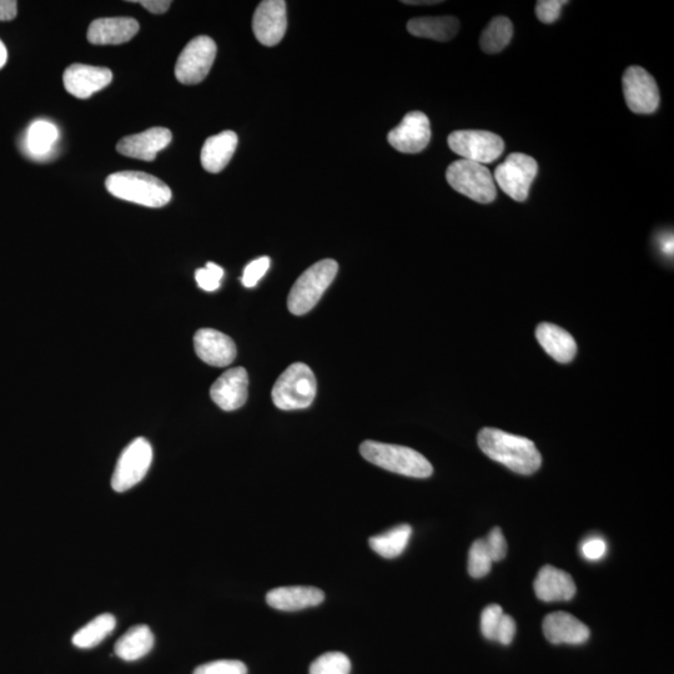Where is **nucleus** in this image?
<instances>
[{"mask_svg":"<svg viewBox=\"0 0 674 674\" xmlns=\"http://www.w3.org/2000/svg\"><path fill=\"white\" fill-rule=\"evenodd\" d=\"M479 446L491 460L500 462L516 474H535L542 465L540 451L526 437L486 427L479 434Z\"/></svg>","mask_w":674,"mask_h":674,"instance_id":"obj_1","label":"nucleus"},{"mask_svg":"<svg viewBox=\"0 0 674 674\" xmlns=\"http://www.w3.org/2000/svg\"><path fill=\"white\" fill-rule=\"evenodd\" d=\"M105 186L115 198L148 208H163L171 200V190L167 184L140 171H120L109 175Z\"/></svg>","mask_w":674,"mask_h":674,"instance_id":"obj_2","label":"nucleus"},{"mask_svg":"<svg viewBox=\"0 0 674 674\" xmlns=\"http://www.w3.org/2000/svg\"><path fill=\"white\" fill-rule=\"evenodd\" d=\"M360 454L381 469L415 479H427L434 472L430 461L410 447L365 441L360 446Z\"/></svg>","mask_w":674,"mask_h":674,"instance_id":"obj_3","label":"nucleus"},{"mask_svg":"<svg viewBox=\"0 0 674 674\" xmlns=\"http://www.w3.org/2000/svg\"><path fill=\"white\" fill-rule=\"evenodd\" d=\"M318 391L316 377L308 365L293 364L280 375L273 387V401L284 411L306 409L313 404Z\"/></svg>","mask_w":674,"mask_h":674,"instance_id":"obj_4","label":"nucleus"},{"mask_svg":"<svg viewBox=\"0 0 674 674\" xmlns=\"http://www.w3.org/2000/svg\"><path fill=\"white\" fill-rule=\"evenodd\" d=\"M339 265L333 259H325L314 264L300 276L291 289L288 308L291 314L305 315L316 304L336 278Z\"/></svg>","mask_w":674,"mask_h":674,"instance_id":"obj_5","label":"nucleus"},{"mask_svg":"<svg viewBox=\"0 0 674 674\" xmlns=\"http://www.w3.org/2000/svg\"><path fill=\"white\" fill-rule=\"evenodd\" d=\"M447 183L457 193L467 196L480 204H490L496 199L497 189L494 175L485 165L457 160L446 171Z\"/></svg>","mask_w":674,"mask_h":674,"instance_id":"obj_6","label":"nucleus"},{"mask_svg":"<svg viewBox=\"0 0 674 674\" xmlns=\"http://www.w3.org/2000/svg\"><path fill=\"white\" fill-rule=\"evenodd\" d=\"M449 147L464 160L481 165L494 163L504 153L500 135L485 130H459L450 134Z\"/></svg>","mask_w":674,"mask_h":674,"instance_id":"obj_7","label":"nucleus"},{"mask_svg":"<svg viewBox=\"0 0 674 674\" xmlns=\"http://www.w3.org/2000/svg\"><path fill=\"white\" fill-rule=\"evenodd\" d=\"M153 462V447L148 440L139 437L125 447L115 466L112 477L114 491L125 492L133 489L147 476Z\"/></svg>","mask_w":674,"mask_h":674,"instance_id":"obj_8","label":"nucleus"},{"mask_svg":"<svg viewBox=\"0 0 674 674\" xmlns=\"http://www.w3.org/2000/svg\"><path fill=\"white\" fill-rule=\"evenodd\" d=\"M538 173V165L530 155L513 153L495 170V183L511 199L526 201Z\"/></svg>","mask_w":674,"mask_h":674,"instance_id":"obj_9","label":"nucleus"},{"mask_svg":"<svg viewBox=\"0 0 674 674\" xmlns=\"http://www.w3.org/2000/svg\"><path fill=\"white\" fill-rule=\"evenodd\" d=\"M216 57L213 39L200 35L191 40L179 55L175 65V77L181 84L195 85L208 77Z\"/></svg>","mask_w":674,"mask_h":674,"instance_id":"obj_10","label":"nucleus"},{"mask_svg":"<svg viewBox=\"0 0 674 674\" xmlns=\"http://www.w3.org/2000/svg\"><path fill=\"white\" fill-rule=\"evenodd\" d=\"M628 109L636 114H653L660 107V89L655 78L641 67L627 68L622 79Z\"/></svg>","mask_w":674,"mask_h":674,"instance_id":"obj_11","label":"nucleus"},{"mask_svg":"<svg viewBox=\"0 0 674 674\" xmlns=\"http://www.w3.org/2000/svg\"><path fill=\"white\" fill-rule=\"evenodd\" d=\"M387 140L397 152L420 153L431 140L430 120L421 112L406 114L402 122L387 135Z\"/></svg>","mask_w":674,"mask_h":674,"instance_id":"obj_12","label":"nucleus"},{"mask_svg":"<svg viewBox=\"0 0 674 674\" xmlns=\"http://www.w3.org/2000/svg\"><path fill=\"white\" fill-rule=\"evenodd\" d=\"M288 28L284 0H265L256 8L253 18L255 38L265 47H274L283 40Z\"/></svg>","mask_w":674,"mask_h":674,"instance_id":"obj_13","label":"nucleus"},{"mask_svg":"<svg viewBox=\"0 0 674 674\" xmlns=\"http://www.w3.org/2000/svg\"><path fill=\"white\" fill-rule=\"evenodd\" d=\"M112 80V70L87 64H72L63 75L65 89L79 99L92 97L107 88Z\"/></svg>","mask_w":674,"mask_h":674,"instance_id":"obj_14","label":"nucleus"},{"mask_svg":"<svg viewBox=\"0 0 674 674\" xmlns=\"http://www.w3.org/2000/svg\"><path fill=\"white\" fill-rule=\"evenodd\" d=\"M249 377L244 367L224 372L211 386L210 396L224 411H235L248 400Z\"/></svg>","mask_w":674,"mask_h":674,"instance_id":"obj_15","label":"nucleus"},{"mask_svg":"<svg viewBox=\"0 0 674 674\" xmlns=\"http://www.w3.org/2000/svg\"><path fill=\"white\" fill-rule=\"evenodd\" d=\"M173 135L167 128H152L143 133L129 135L117 145L119 154L124 157L154 162L159 152L167 148Z\"/></svg>","mask_w":674,"mask_h":674,"instance_id":"obj_16","label":"nucleus"},{"mask_svg":"<svg viewBox=\"0 0 674 674\" xmlns=\"http://www.w3.org/2000/svg\"><path fill=\"white\" fill-rule=\"evenodd\" d=\"M194 347L199 359L210 366H229L236 357L234 341L214 329L199 330L194 336Z\"/></svg>","mask_w":674,"mask_h":674,"instance_id":"obj_17","label":"nucleus"},{"mask_svg":"<svg viewBox=\"0 0 674 674\" xmlns=\"http://www.w3.org/2000/svg\"><path fill=\"white\" fill-rule=\"evenodd\" d=\"M543 633L553 645H582L591 636L590 628L585 623L566 612H555L546 616Z\"/></svg>","mask_w":674,"mask_h":674,"instance_id":"obj_18","label":"nucleus"},{"mask_svg":"<svg viewBox=\"0 0 674 674\" xmlns=\"http://www.w3.org/2000/svg\"><path fill=\"white\" fill-rule=\"evenodd\" d=\"M138 32L139 23L134 18H102L90 24L88 40L94 45H119L128 43Z\"/></svg>","mask_w":674,"mask_h":674,"instance_id":"obj_19","label":"nucleus"},{"mask_svg":"<svg viewBox=\"0 0 674 674\" xmlns=\"http://www.w3.org/2000/svg\"><path fill=\"white\" fill-rule=\"evenodd\" d=\"M325 593L315 587H278L266 595V603L275 610L295 612L321 605Z\"/></svg>","mask_w":674,"mask_h":674,"instance_id":"obj_20","label":"nucleus"},{"mask_svg":"<svg viewBox=\"0 0 674 674\" xmlns=\"http://www.w3.org/2000/svg\"><path fill=\"white\" fill-rule=\"evenodd\" d=\"M576 591V583L573 578L560 568L545 566L538 572L535 592L541 601H570L575 597Z\"/></svg>","mask_w":674,"mask_h":674,"instance_id":"obj_21","label":"nucleus"},{"mask_svg":"<svg viewBox=\"0 0 674 674\" xmlns=\"http://www.w3.org/2000/svg\"><path fill=\"white\" fill-rule=\"evenodd\" d=\"M238 147V135L223 132L206 140L201 150V165L211 174H218L226 168Z\"/></svg>","mask_w":674,"mask_h":674,"instance_id":"obj_22","label":"nucleus"},{"mask_svg":"<svg viewBox=\"0 0 674 674\" xmlns=\"http://www.w3.org/2000/svg\"><path fill=\"white\" fill-rule=\"evenodd\" d=\"M536 337L543 350L560 364H568L577 354V344L566 330L553 324L538 325Z\"/></svg>","mask_w":674,"mask_h":674,"instance_id":"obj_23","label":"nucleus"},{"mask_svg":"<svg viewBox=\"0 0 674 674\" xmlns=\"http://www.w3.org/2000/svg\"><path fill=\"white\" fill-rule=\"evenodd\" d=\"M154 643L153 632L148 626H134L119 638L115 645V655L123 661H138L153 650Z\"/></svg>","mask_w":674,"mask_h":674,"instance_id":"obj_24","label":"nucleus"},{"mask_svg":"<svg viewBox=\"0 0 674 674\" xmlns=\"http://www.w3.org/2000/svg\"><path fill=\"white\" fill-rule=\"evenodd\" d=\"M460 22L455 17L415 18L407 23V30L417 38L449 42L459 33Z\"/></svg>","mask_w":674,"mask_h":674,"instance_id":"obj_25","label":"nucleus"},{"mask_svg":"<svg viewBox=\"0 0 674 674\" xmlns=\"http://www.w3.org/2000/svg\"><path fill=\"white\" fill-rule=\"evenodd\" d=\"M115 627H117V618L110 613H103L75 633L72 640L73 645L82 648V650L97 647L105 638L112 635Z\"/></svg>","mask_w":674,"mask_h":674,"instance_id":"obj_26","label":"nucleus"},{"mask_svg":"<svg viewBox=\"0 0 674 674\" xmlns=\"http://www.w3.org/2000/svg\"><path fill=\"white\" fill-rule=\"evenodd\" d=\"M412 528L409 525H400L391 530L371 537L369 545L372 551L384 558H396L402 555L409 545Z\"/></svg>","mask_w":674,"mask_h":674,"instance_id":"obj_27","label":"nucleus"},{"mask_svg":"<svg viewBox=\"0 0 674 674\" xmlns=\"http://www.w3.org/2000/svg\"><path fill=\"white\" fill-rule=\"evenodd\" d=\"M513 35V25L506 17H496L491 20L482 32L480 45L487 54L500 53L510 44Z\"/></svg>","mask_w":674,"mask_h":674,"instance_id":"obj_28","label":"nucleus"},{"mask_svg":"<svg viewBox=\"0 0 674 674\" xmlns=\"http://www.w3.org/2000/svg\"><path fill=\"white\" fill-rule=\"evenodd\" d=\"M59 137L58 128L54 124L38 120L28 130L27 147L33 155H45L52 150Z\"/></svg>","mask_w":674,"mask_h":674,"instance_id":"obj_29","label":"nucleus"},{"mask_svg":"<svg viewBox=\"0 0 674 674\" xmlns=\"http://www.w3.org/2000/svg\"><path fill=\"white\" fill-rule=\"evenodd\" d=\"M349 657L341 652H329L316 658L310 667V674H350Z\"/></svg>","mask_w":674,"mask_h":674,"instance_id":"obj_30","label":"nucleus"},{"mask_svg":"<svg viewBox=\"0 0 674 674\" xmlns=\"http://www.w3.org/2000/svg\"><path fill=\"white\" fill-rule=\"evenodd\" d=\"M491 555L487 550L485 538L472 543L469 552V573L474 578H482L489 575L492 567Z\"/></svg>","mask_w":674,"mask_h":674,"instance_id":"obj_31","label":"nucleus"},{"mask_svg":"<svg viewBox=\"0 0 674 674\" xmlns=\"http://www.w3.org/2000/svg\"><path fill=\"white\" fill-rule=\"evenodd\" d=\"M224 278V270L214 263L206 264L204 269H199L195 273L196 283L199 288L205 291H215L220 288V281Z\"/></svg>","mask_w":674,"mask_h":674,"instance_id":"obj_32","label":"nucleus"},{"mask_svg":"<svg viewBox=\"0 0 674 674\" xmlns=\"http://www.w3.org/2000/svg\"><path fill=\"white\" fill-rule=\"evenodd\" d=\"M194 674H248V668L240 661L221 660L199 666Z\"/></svg>","mask_w":674,"mask_h":674,"instance_id":"obj_33","label":"nucleus"},{"mask_svg":"<svg viewBox=\"0 0 674 674\" xmlns=\"http://www.w3.org/2000/svg\"><path fill=\"white\" fill-rule=\"evenodd\" d=\"M505 613L499 605L486 607L481 615V632L487 640L495 641L497 628H499L501 618Z\"/></svg>","mask_w":674,"mask_h":674,"instance_id":"obj_34","label":"nucleus"},{"mask_svg":"<svg viewBox=\"0 0 674 674\" xmlns=\"http://www.w3.org/2000/svg\"><path fill=\"white\" fill-rule=\"evenodd\" d=\"M567 0H540L536 4V17L543 24H552L560 18L561 10Z\"/></svg>","mask_w":674,"mask_h":674,"instance_id":"obj_35","label":"nucleus"},{"mask_svg":"<svg viewBox=\"0 0 674 674\" xmlns=\"http://www.w3.org/2000/svg\"><path fill=\"white\" fill-rule=\"evenodd\" d=\"M269 268L270 259L268 256H263V258L251 261V263L246 266L241 281H243L246 288H254V286L258 285L259 281L264 278V275L268 273Z\"/></svg>","mask_w":674,"mask_h":674,"instance_id":"obj_36","label":"nucleus"},{"mask_svg":"<svg viewBox=\"0 0 674 674\" xmlns=\"http://www.w3.org/2000/svg\"><path fill=\"white\" fill-rule=\"evenodd\" d=\"M487 550H489L492 561L499 562L504 560L507 555V542L500 527L494 528L490 535L485 538Z\"/></svg>","mask_w":674,"mask_h":674,"instance_id":"obj_37","label":"nucleus"},{"mask_svg":"<svg viewBox=\"0 0 674 674\" xmlns=\"http://www.w3.org/2000/svg\"><path fill=\"white\" fill-rule=\"evenodd\" d=\"M581 552L586 560L598 561L605 557L607 552V543L600 537L588 538L582 543Z\"/></svg>","mask_w":674,"mask_h":674,"instance_id":"obj_38","label":"nucleus"},{"mask_svg":"<svg viewBox=\"0 0 674 674\" xmlns=\"http://www.w3.org/2000/svg\"><path fill=\"white\" fill-rule=\"evenodd\" d=\"M516 635V622L511 616L504 615L501 618L499 628H497L496 640L501 645H511Z\"/></svg>","mask_w":674,"mask_h":674,"instance_id":"obj_39","label":"nucleus"},{"mask_svg":"<svg viewBox=\"0 0 674 674\" xmlns=\"http://www.w3.org/2000/svg\"><path fill=\"white\" fill-rule=\"evenodd\" d=\"M132 3L143 5L145 9L153 14H163L167 12L171 5L169 0H137V2Z\"/></svg>","mask_w":674,"mask_h":674,"instance_id":"obj_40","label":"nucleus"},{"mask_svg":"<svg viewBox=\"0 0 674 674\" xmlns=\"http://www.w3.org/2000/svg\"><path fill=\"white\" fill-rule=\"evenodd\" d=\"M17 5L14 0H0V22H9L17 17Z\"/></svg>","mask_w":674,"mask_h":674,"instance_id":"obj_41","label":"nucleus"},{"mask_svg":"<svg viewBox=\"0 0 674 674\" xmlns=\"http://www.w3.org/2000/svg\"><path fill=\"white\" fill-rule=\"evenodd\" d=\"M660 248L663 254L673 255V235L667 234L660 239Z\"/></svg>","mask_w":674,"mask_h":674,"instance_id":"obj_42","label":"nucleus"},{"mask_svg":"<svg viewBox=\"0 0 674 674\" xmlns=\"http://www.w3.org/2000/svg\"><path fill=\"white\" fill-rule=\"evenodd\" d=\"M407 5H435V4H440V0H424V2H420V0H404L402 2Z\"/></svg>","mask_w":674,"mask_h":674,"instance_id":"obj_43","label":"nucleus"},{"mask_svg":"<svg viewBox=\"0 0 674 674\" xmlns=\"http://www.w3.org/2000/svg\"><path fill=\"white\" fill-rule=\"evenodd\" d=\"M8 60V50L5 48L4 43L0 40V69H2L7 63Z\"/></svg>","mask_w":674,"mask_h":674,"instance_id":"obj_44","label":"nucleus"}]
</instances>
